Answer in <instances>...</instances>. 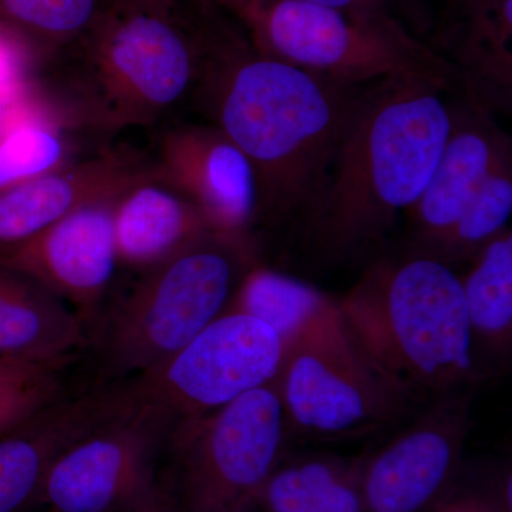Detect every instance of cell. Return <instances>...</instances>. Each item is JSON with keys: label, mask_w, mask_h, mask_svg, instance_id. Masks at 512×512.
<instances>
[{"label": "cell", "mask_w": 512, "mask_h": 512, "mask_svg": "<svg viewBox=\"0 0 512 512\" xmlns=\"http://www.w3.org/2000/svg\"><path fill=\"white\" fill-rule=\"evenodd\" d=\"M29 104L90 137L174 123L195 97L202 39L171 15L111 2L92 28L43 62Z\"/></svg>", "instance_id": "3957f363"}, {"label": "cell", "mask_w": 512, "mask_h": 512, "mask_svg": "<svg viewBox=\"0 0 512 512\" xmlns=\"http://www.w3.org/2000/svg\"><path fill=\"white\" fill-rule=\"evenodd\" d=\"M512 212V160L505 161L478 190L436 258L453 265L470 261L507 228Z\"/></svg>", "instance_id": "d4e9b609"}, {"label": "cell", "mask_w": 512, "mask_h": 512, "mask_svg": "<svg viewBox=\"0 0 512 512\" xmlns=\"http://www.w3.org/2000/svg\"><path fill=\"white\" fill-rule=\"evenodd\" d=\"M437 512H493L490 507L478 501H456V503L440 505Z\"/></svg>", "instance_id": "4dcf8cb0"}, {"label": "cell", "mask_w": 512, "mask_h": 512, "mask_svg": "<svg viewBox=\"0 0 512 512\" xmlns=\"http://www.w3.org/2000/svg\"><path fill=\"white\" fill-rule=\"evenodd\" d=\"M12 55H26L35 60L29 46L0 23V59Z\"/></svg>", "instance_id": "f1b7e54d"}, {"label": "cell", "mask_w": 512, "mask_h": 512, "mask_svg": "<svg viewBox=\"0 0 512 512\" xmlns=\"http://www.w3.org/2000/svg\"><path fill=\"white\" fill-rule=\"evenodd\" d=\"M284 357L268 325L224 312L173 356L124 384L134 403L164 414L174 426L274 383Z\"/></svg>", "instance_id": "9c48e42d"}, {"label": "cell", "mask_w": 512, "mask_h": 512, "mask_svg": "<svg viewBox=\"0 0 512 512\" xmlns=\"http://www.w3.org/2000/svg\"><path fill=\"white\" fill-rule=\"evenodd\" d=\"M62 396L59 370L0 357V436Z\"/></svg>", "instance_id": "484cf974"}, {"label": "cell", "mask_w": 512, "mask_h": 512, "mask_svg": "<svg viewBox=\"0 0 512 512\" xmlns=\"http://www.w3.org/2000/svg\"><path fill=\"white\" fill-rule=\"evenodd\" d=\"M464 99L507 111L512 101V0H447L440 30Z\"/></svg>", "instance_id": "e0dca14e"}, {"label": "cell", "mask_w": 512, "mask_h": 512, "mask_svg": "<svg viewBox=\"0 0 512 512\" xmlns=\"http://www.w3.org/2000/svg\"><path fill=\"white\" fill-rule=\"evenodd\" d=\"M473 389L431 400L426 412L360 461L366 512H430L456 480L471 429Z\"/></svg>", "instance_id": "8fae6325"}, {"label": "cell", "mask_w": 512, "mask_h": 512, "mask_svg": "<svg viewBox=\"0 0 512 512\" xmlns=\"http://www.w3.org/2000/svg\"><path fill=\"white\" fill-rule=\"evenodd\" d=\"M123 512H185V508L173 485L158 481L150 493Z\"/></svg>", "instance_id": "4316f807"}, {"label": "cell", "mask_w": 512, "mask_h": 512, "mask_svg": "<svg viewBox=\"0 0 512 512\" xmlns=\"http://www.w3.org/2000/svg\"><path fill=\"white\" fill-rule=\"evenodd\" d=\"M106 0H0V23L29 46L37 63L87 32Z\"/></svg>", "instance_id": "cb8c5ba5"}, {"label": "cell", "mask_w": 512, "mask_h": 512, "mask_svg": "<svg viewBox=\"0 0 512 512\" xmlns=\"http://www.w3.org/2000/svg\"><path fill=\"white\" fill-rule=\"evenodd\" d=\"M346 330L363 356L414 400L474 389V353L461 276L443 259L407 251L367 266L339 299Z\"/></svg>", "instance_id": "277c9868"}, {"label": "cell", "mask_w": 512, "mask_h": 512, "mask_svg": "<svg viewBox=\"0 0 512 512\" xmlns=\"http://www.w3.org/2000/svg\"><path fill=\"white\" fill-rule=\"evenodd\" d=\"M171 427L164 414L131 403L59 454L39 505L49 512L127 510L156 487L158 456Z\"/></svg>", "instance_id": "30bf717a"}, {"label": "cell", "mask_w": 512, "mask_h": 512, "mask_svg": "<svg viewBox=\"0 0 512 512\" xmlns=\"http://www.w3.org/2000/svg\"><path fill=\"white\" fill-rule=\"evenodd\" d=\"M274 384L286 429L312 439L373 433L402 420L416 403L370 365L342 315L285 349Z\"/></svg>", "instance_id": "ba28073f"}, {"label": "cell", "mask_w": 512, "mask_h": 512, "mask_svg": "<svg viewBox=\"0 0 512 512\" xmlns=\"http://www.w3.org/2000/svg\"><path fill=\"white\" fill-rule=\"evenodd\" d=\"M124 384L60 397L0 436V512L39 505L47 471L70 444L130 406Z\"/></svg>", "instance_id": "9a60e30c"}, {"label": "cell", "mask_w": 512, "mask_h": 512, "mask_svg": "<svg viewBox=\"0 0 512 512\" xmlns=\"http://www.w3.org/2000/svg\"><path fill=\"white\" fill-rule=\"evenodd\" d=\"M225 312L245 313L274 330L284 349L338 319L339 299L255 261Z\"/></svg>", "instance_id": "44dd1931"}, {"label": "cell", "mask_w": 512, "mask_h": 512, "mask_svg": "<svg viewBox=\"0 0 512 512\" xmlns=\"http://www.w3.org/2000/svg\"><path fill=\"white\" fill-rule=\"evenodd\" d=\"M146 167L144 158L116 148L0 192V256L90 202L116 197Z\"/></svg>", "instance_id": "2e32d148"}, {"label": "cell", "mask_w": 512, "mask_h": 512, "mask_svg": "<svg viewBox=\"0 0 512 512\" xmlns=\"http://www.w3.org/2000/svg\"><path fill=\"white\" fill-rule=\"evenodd\" d=\"M454 87L402 74L363 87L328 174L303 218L326 262L349 261L382 244L429 183L451 128Z\"/></svg>", "instance_id": "7a4b0ae2"}, {"label": "cell", "mask_w": 512, "mask_h": 512, "mask_svg": "<svg viewBox=\"0 0 512 512\" xmlns=\"http://www.w3.org/2000/svg\"><path fill=\"white\" fill-rule=\"evenodd\" d=\"M202 49L194 99L254 168L258 222L303 220L365 86L329 82L235 37H202Z\"/></svg>", "instance_id": "6da1fadb"}, {"label": "cell", "mask_w": 512, "mask_h": 512, "mask_svg": "<svg viewBox=\"0 0 512 512\" xmlns=\"http://www.w3.org/2000/svg\"><path fill=\"white\" fill-rule=\"evenodd\" d=\"M255 261L254 239L208 232L143 272L103 330L101 355L111 376L131 379L184 348L227 311Z\"/></svg>", "instance_id": "8992f818"}, {"label": "cell", "mask_w": 512, "mask_h": 512, "mask_svg": "<svg viewBox=\"0 0 512 512\" xmlns=\"http://www.w3.org/2000/svg\"><path fill=\"white\" fill-rule=\"evenodd\" d=\"M178 0H113L116 5L123 8L148 10V12L171 15L174 13Z\"/></svg>", "instance_id": "f546056e"}, {"label": "cell", "mask_w": 512, "mask_h": 512, "mask_svg": "<svg viewBox=\"0 0 512 512\" xmlns=\"http://www.w3.org/2000/svg\"><path fill=\"white\" fill-rule=\"evenodd\" d=\"M512 160L511 138L490 111L467 99L451 100V128L436 168L406 212L410 249L437 256L485 180Z\"/></svg>", "instance_id": "5bb4252c"}, {"label": "cell", "mask_w": 512, "mask_h": 512, "mask_svg": "<svg viewBox=\"0 0 512 512\" xmlns=\"http://www.w3.org/2000/svg\"><path fill=\"white\" fill-rule=\"evenodd\" d=\"M87 343V323L69 303L0 265V357L59 370Z\"/></svg>", "instance_id": "d6986e66"}, {"label": "cell", "mask_w": 512, "mask_h": 512, "mask_svg": "<svg viewBox=\"0 0 512 512\" xmlns=\"http://www.w3.org/2000/svg\"><path fill=\"white\" fill-rule=\"evenodd\" d=\"M286 429L275 384L214 412L175 423L167 444L171 485L185 512H252L282 463Z\"/></svg>", "instance_id": "52a82bcc"}, {"label": "cell", "mask_w": 512, "mask_h": 512, "mask_svg": "<svg viewBox=\"0 0 512 512\" xmlns=\"http://www.w3.org/2000/svg\"><path fill=\"white\" fill-rule=\"evenodd\" d=\"M212 2L245 26L259 53L329 82L363 87L420 74L458 86L456 69L446 57L390 16L357 15L308 0Z\"/></svg>", "instance_id": "5b68a950"}, {"label": "cell", "mask_w": 512, "mask_h": 512, "mask_svg": "<svg viewBox=\"0 0 512 512\" xmlns=\"http://www.w3.org/2000/svg\"><path fill=\"white\" fill-rule=\"evenodd\" d=\"M80 131L23 101L19 119L0 138V192L79 160Z\"/></svg>", "instance_id": "603a6c76"}, {"label": "cell", "mask_w": 512, "mask_h": 512, "mask_svg": "<svg viewBox=\"0 0 512 512\" xmlns=\"http://www.w3.org/2000/svg\"><path fill=\"white\" fill-rule=\"evenodd\" d=\"M116 197L90 202L70 212L0 256V265L46 286L89 322L120 265L114 234Z\"/></svg>", "instance_id": "4fadbf2b"}, {"label": "cell", "mask_w": 512, "mask_h": 512, "mask_svg": "<svg viewBox=\"0 0 512 512\" xmlns=\"http://www.w3.org/2000/svg\"><path fill=\"white\" fill-rule=\"evenodd\" d=\"M359 464L330 457L281 463L265 484L256 507L264 512H366Z\"/></svg>", "instance_id": "7402d4cb"}, {"label": "cell", "mask_w": 512, "mask_h": 512, "mask_svg": "<svg viewBox=\"0 0 512 512\" xmlns=\"http://www.w3.org/2000/svg\"><path fill=\"white\" fill-rule=\"evenodd\" d=\"M146 163L201 212L212 232L252 239L258 185L247 156L212 124L158 128Z\"/></svg>", "instance_id": "7c38bea8"}, {"label": "cell", "mask_w": 512, "mask_h": 512, "mask_svg": "<svg viewBox=\"0 0 512 512\" xmlns=\"http://www.w3.org/2000/svg\"><path fill=\"white\" fill-rule=\"evenodd\" d=\"M208 232L197 207L147 163L114 201L119 264L137 271L156 268Z\"/></svg>", "instance_id": "ac0fdd59"}, {"label": "cell", "mask_w": 512, "mask_h": 512, "mask_svg": "<svg viewBox=\"0 0 512 512\" xmlns=\"http://www.w3.org/2000/svg\"><path fill=\"white\" fill-rule=\"evenodd\" d=\"M461 276L478 369L483 379L504 369L512 345V234L505 228L484 245Z\"/></svg>", "instance_id": "ffe728a7"}, {"label": "cell", "mask_w": 512, "mask_h": 512, "mask_svg": "<svg viewBox=\"0 0 512 512\" xmlns=\"http://www.w3.org/2000/svg\"><path fill=\"white\" fill-rule=\"evenodd\" d=\"M23 110L22 97H8L0 94V138L15 124Z\"/></svg>", "instance_id": "83f0119b"}]
</instances>
